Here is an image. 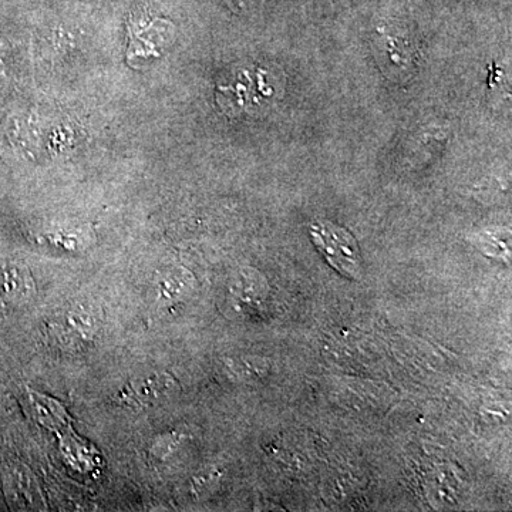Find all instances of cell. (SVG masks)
Returning <instances> with one entry per match:
<instances>
[{
  "mask_svg": "<svg viewBox=\"0 0 512 512\" xmlns=\"http://www.w3.org/2000/svg\"><path fill=\"white\" fill-rule=\"evenodd\" d=\"M311 237L326 261L340 274L359 278L362 269L360 249L348 231L328 221H320L312 224Z\"/></svg>",
  "mask_w": 512,
  "mask_h": 512,
  "instance_id": "6da1fadb",
  "label": "cell"
},
{
  "mask_svg": "<svg viewBox=\"0 0 512 512\" xmlns=\"http://www.w3.org/2000/svg\"><path fill=\"white\" fill-rule=\"evenodd\" d=\"M171 382L173 380L165 375L148 377V379L127 384L120 396L126 400L127 406H151V403L164 399L165 394L170 393Z\"/></svg>",
  "mask_w": 512,
  "mask_h": 512,
  "instance_id": "7a4b0ae2",
  "label": "cell"
},
{
  "mask_svg": "<svg viewBox=\"0 0 512 512\" xmlns=\"http://www.w3.org/2000/svg\"><path fill=\"white\" fill-rule=\"evenodd\" d=\"M228 8L235 13L248 12V10L255 9L262 0H224Z\"/></svg>",
  "mask_w": 512,
  "mask_h": 512,
  "instance_id": "3957f363",
  "label": "cell"
}]
</instances>
